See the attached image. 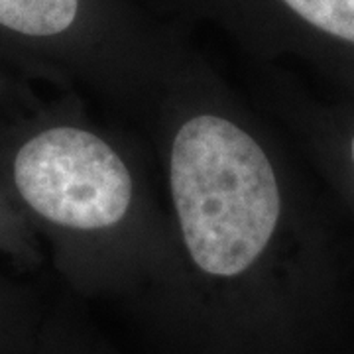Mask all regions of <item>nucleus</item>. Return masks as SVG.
<instances>
[{"label":"nucleus","instance_id":"nucleus-1","mask_svg":"<svg viewBox=\"0 0 354 354\" xmlns=\"http://www.w3.org/2000/svg\"><path fill=\"white\" fill-rule=\"evenodd\" d=\"M169 189L193 264L215 278L250 270L281 221V187L264 148L236 122L197 114L177 130Z\"/></svg>","mask_w":354,"mask_h":354},{"label":"nucleus","instance_id":"nucleus-2","mask_svg":"<svg viewBox=\"0 0 354 354\" xmlns=\"http://www.w3.org/2000/svg\"><path fill=\"white\" fill-rule=\"evenodd\" d=\"M14 183L39 216L73 230L118 225L132 203V177L101 136L73 127L48 128L14 158Z\"/></svg>","mask_w":354,"mask_h":354},{"label":"nucleus","instance_id":"nucleus-5","mask_svg":"<svg viewBox=\"0 0 354 354\" xmlns=\"http://www.w3.org/2000/svg\"><path fill=\"white\" fill-rule=\"evenodd\" d=\"M341 127L337 130V158L342 174L354 189V114L341 118Z\"/></svg>","mask_w":354,"mask_h":354},{"label":"nucleus","instance_id":"nucleus-4","mask_svg":"<svg viewBox=\"0 0 354 354\" xmlns=\"http://www.w3.org/2000/svg\"><path fill=\"white\" fill-rule=\"evenodd\" d=\"M321 36L354 50V0H281Z\"/></svg>","mask_w":354,"mask_h":354},{"label":"nucleus","instance_id":"nucleus-3","mask_svg":"<svg viewBox=\"0 0 354 354\" xmlns=\"http://www.w3.org/2000/svg\"><path fill=\"white\" fill-rule=\"evenodd\" d=\"M79 0H0V26L30 38H51L75 22Z\"/></svg>","mask_w":354,"mask_h":354}]
</instances>
